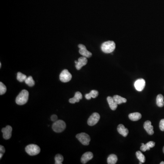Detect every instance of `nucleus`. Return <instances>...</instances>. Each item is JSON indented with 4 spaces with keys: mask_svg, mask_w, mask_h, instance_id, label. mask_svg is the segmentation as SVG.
I'll return each mask as SVG.
<instances>
[{
    "mask_svg": "<svg viewBox=\"0 0 164 164\" xmlns=\"http://www.w3.org/2000/svg\"><path fill=\"white\" fill-rule=\"evenodd\" d=\"M55 164H62L64 161V157L60 154H57L55 156Z\"/></svg>",
    "mask_w": 164,
    "mask_h": 164,
    "instance_id": "obj_26",
    "label": "nucleus"
},
{
    "mask_svg": "<svg viewBox=\"0 0 164 164\" xmlns=\"http://www.w3.org/2000/svg\"><path fill=\"white\" fill-rule=\"evenodd\" d=\"M77 139L83 144V145H88L89 144L90 139L89 135L85 133H81L77 134L76 136Z\"/></svg>",
    "mask_w": 164,
    "mask_h": 164,
    "instance_id": "obj_5",
    "label": "nucleus"
},
{
    "mask_svg": "<svg viewBox=\"0 0 164 164\" xmlns=\"http://www.w3.org/2000/svg\"><path fill=\"white\" fill-rule=\"evenodd\" d=\"M164 96L162 94H158L156 98V104L158 107H162L164 105Z\"/></svg>",
    "mask_w": 164,
    "mask_h": 164,
    "instance_id": "obj_22",
    "label": "nucleus"
},
{
    "mask_svg": "<svg viewBox=\"0 0 164 164\" xmlns=\"http://www.w3.org/2000/svg\"><path fill=\"white\" fill-rule=\"evenodd\" d=\"M115 42L112 41H108L104 42L101 45L102 51L104 53H112L116 49Z\"/></svg>",
    "mask_w": 164,
    "mask_h": 164,
    "instance_id": "obj_2",
    "label": "nucleus"
},
{
    "mask_svg": "<svg viewBox=\"0 0 164 164\" xmlns=\"http://www.w3.org/2000/svg\"><path fill=\"white\" fill-rule=\"evenodd\" d=\"M12 128L11 126L8 125L5 128L2 129L1 131L3 133V137L5 140H8L12 136Z\"/></svg>",
    "mask_w": 164,
    "mask_h": 164,
    "instance_id": "obj_9",
    "label": "nucleus"
},
{
    "mask_svg": "<svg viewBox=\"0 0 164 164\" xmlns=\"http://www.w3.org/2000/svg\"><path fill=\"white\" fill-rule=\"evenodd\" d=\"M98 92L96 90H93L91 91L90 93L85 94V97L88 100H91L92 98H96L98 96Z\"/></svg>",
    "mask_w": 164,
    "mask_h": 164,
    "instance_id": "obj_19",
    "label": "nucleus"
},
{
    "mask_svg": "<svg viewBox=\"0 0 164 164\" xmlns=\"http://www.w3.org/2000/svg\"><path fill=\"white\" fill-rule=\"evenodd\" d=\"M66 125L64 121L62 120H57L55 121L52 126V128L55 132L60 133L65 129Z\"/></svg>",
    "mask_w": 164,
    "mask_h": 164,
    "instance_id": "obj_4",
    "label": "nucleus"
},
{
    "mask_svg": "<svg viewBox=\"0 0 164 164\" xmlns=\"http://www.w3.org/2000/svg\"><path fill=\"white\" fill-rule=\"evenodd\" d=\"M27 78V76L21 73V72H18L17 73V80L20 82H23L25 81Z\"/></svg>",
    "mask_w": 164,
    "mask_h": 164,
    "instance_id": "obj_25",
    "label": "nucleus"
},
{
    "mask_svg": "<svg viewBox=\"0 0 164 164\" xmlns=\"http://www.w3.org/2000/svg\"><path fill=\"white\" fill-rule=\"evenodd\" d=\"M160 129L161 131H164V119H162L160 121V125H159Z\"/></svg>",
    "mask_w": 164,
    "mask_h": 164,
    "instance_id": "obj_28",
    "label": "nucleus"
},
{
    "mask_svg": "<svg viewBox=\"0 0 164 164\" xmlns=\"http://www.w3.org/2000/svg\"><path fill=\"white\" fill-rule=\"evenodd\" d=\"M29 92L27 90L24 89L21 92L16 99V102L18 105L25 104L28 100Z\"/></svg>",
    "mask_w": 164,
    "mask_h": 164,
    "instance_id": "obj_1",
    "label": "nucleus"
},
{
    "mask_svg": "<svg viewBox=\"0 0 164 164\" xmlns=\"http://www.w3.org/2000/svg\"><path fill=\"white\" fill-rule=\"evenodd\" d=\"M78 47L80 48L79 53L83 56L87 58H89L92 56V54L91 52L87 50L86 47L84 45L79 44L78 45Z\"/></svg>",
    "mask_w": 164,
    "mask_h": 164,
    "instance_id": "obj_8",
    "label": "nucleus"
},
{
    "mask_svg": "<svg viewBox=\"0 0 164 164\" xmlns=\"http://www.w3.org/2000/svg\"><path fill=\"white\" fill-rule=\"evenodd\" d=\"M26 152L31 156H36L40 152V148L38 145L34 144H30L25 148Z\"/></svg>",
    "mask_w": 164,
    "mask_h": 164,
    "instance_id": "obj_3",
    "label": "nucleus"
},
{
    "mask_svg": "<svg viewBox=\"0 0 164 164\" xmlns=\"http://www.w3.org/2000/svg\"><path fill=\"white\" fill-rule=\"evenodd\" d=\"M136 156L137 159L140 161V162H142V163H145V156L141 152L137 151L136 152Z\"/></svg>",
    "mask_w": 164,
    "mask_h": 164,
    "instance_id": "obj_23",
    "label": "nucleus"
},
{
    "mask_svg": "<svg viewBox=\"0 0 164 164\" xmlns=\"http://www.w3.org/2000/svg\"><path fill=\"white\" fill-rule=\"evenodd\" d=\"M72 78V75L67 69L63 70L60 74V80L63 83L69 82L71 80Z\"/></svg>",
    "mask_w": 164,
    "mask_h": 164,
    "instance_id": "obj_6",
    "label": "nucleus"
},
{
    "mask_svg": "<svg viewBox=\"0 0 164 164\" xmlns=\"http://www.w3.org/2000/svg\"><path fill=\"white\" fill-rule=\"evenodd\" d=\"M113 98L118 104H120L122 103H126L127 102V100L126 98L121 97L120 96L118 95L113 96Z\"/></svg>",
    "mask_w": 164,
    "mask_h": 164,
    "instance_id": "obj_20",
    "label": "nucleus"
},
{
    "mask_svg": "<svg viewBox=\"0 0 164 164\" xmlns=\"http://www.w3.org/2000/svg\"><path fill=\"white\" fill-rule=\"evenodd\" d=\"M1 63H0V68H1Z\"/></svg>",
    "mask_w": 164,
    "mask_h": 164,
    "instance_id": "obj_32",
    "label": "nucleus"
},
{
    "mask_svg": "<svg viewBox=\"0 0 164 164\" xmlns=\"http://www.w3.org/2000/svg\"><path fill=\"white\" fill-rule=\"evenodd\" d=\"M5 152V148L4 146H2V145H0V154H3Z\"/></svg>",
    "mask_w": 164,
    "mask_h": 164,
    "instance_id": "obj_30",
    "label": "nucleus"
},
{
    "mask_svg": "<svg viewBox=\"0 0 164 164\" xmlns=\"http://www.w3.org/2000/svg\"><path fill=\"white\" fill-rule=\"evenodd\" d=\"M134 85L137 91H142L145 87V81L143 78H140L135 82Z\"/></svg>",
    "mask_w": 164,
    "mask_h": 164,
    "instance_id": "obj_10",
    "label": "nucleus"
},
{
    "mask_svg": "<svg viewBox=\"0 0 164 164\" xmlns=\"http://www.w3.org/2000/svg\"><path fill=\"white\" fill-rule=\"evenodd\" d=\"M142 116L141 113L138 112L133 113H130L129 115V118L131 120L133 121L139 120L141 118Z\"/></svg>",
    "mask_w": 164,
    "mask_h": 164,
    "instance_id": "obj_18",
    "label": "nucleus"
},
{
    "mask_svg": "<svg viewBox=\"0 0 164 164\" xmlns=\"http://www.w3.org/2000/svg\"><path fill=\"white\" fill-rule=\"evenodd\" d=\"M6 92V87L2 82L0 83V94L3 95Z\"/></svg>",
    "mask_w": 164,
    "mask_h": 164,
    "instance_id": "obj_27",
    "label": "nucleus"
},
{
    "mask_svg": "<svg viewBox=\"0 0 164 164\" xmlns=\"http://www.w3.org/2000/svg\"><path fill=\"white\" fill-rule=\"evenodd\" d=\"M160 164H164V161H162V162H161V163H160Z\"/></svg>",
    "mask_w": 164,
    "mask_h": 164,
    "instance_id": "obj_31",
    "label": "nucleus"
},
{
    "mask_svg": "<svg viewBox=\"0 0 164 164\" xmlns=\"http://www.w3.org/2000/svg\"><path fill=\"white\" fill-rule=\"evenodd\" d=\"M87 63H88V60L87 57L84 56L82 57L78 58L77 64H76L75 67L77 70H80L83 66L87 64Z\"/></svg>",
    "mask_w": 164,
    "mask_h": 164,
    "instance_id": "obj_11",
    "label": "nucleus"
},
{
    "mask_svg": "<svg viewBox=\"0 0 164 164\" xmlns=\"http://www.w3.org/2000/svg\"><path fill=\"white\" fill-rule=\"evenodd\" d=\"M100 115L98 113H93L88 119V125L91 126L95 125L100 120Z\"/></svg>",
    "mask_w": 164,
    "mask_h": 164,
    "instance_id": "obj_7",
    "label": "nucleus"
},
{
    "mask_svg": "<svg viewBox=\"0 0 164 164\" xmlns=\"http://www.w3.org/2000/svg\"><path fill=\"white\" fill-rule=\"evenodd\" d=\"M83 98L82 94L80 92H77L75 93L74 97L72 98L69 100V103L71 104H75L80 102V100H81Z\"/></svg>",
    "mask_w": 164,
    "mask_h": 164,
    "instance_id": "obj_14",
    "label": "nucleus"
},
{
    "mask_svg": "<svg viewBox=\"0 0 164 164\" xmlns=\"http://www.w3.org/2000/svg\"><path fill=\"white\" fill-rule=\"evenodd\" d=\"M142 146L140 147V150L142 152H145L146 150H149L151 148H153L155 146V142L154 141H149L147 144H145L142 143Z\"/></svg>",
    "mask_w": 164,
    "mask_h": 164,
    "instance_id": "obj_15",
    "label": "nucleus"
},
{
    "mask_svg": "<svg viewBox=\"0 0 164 164\" xmlns=\"http://www.w3.org/2000/svg\"><path fill=\"white\" fill-rule=\"evenodd\" d=\"M117 161V156L114 154H111L108 157L107 163L108 164H116Z\"/></svg>",
    "mask_w": 164,
    "mask_h": 164,
    "instance_id": "obj_21",
    "label": "nucleus"
},
{
    "mask_svg": "<svg viewBox=\"0 0 164 164\" xmlns=\"http://www.w3.org/2000/svg\"><path fill=\"white\" fill-rule=\"evenodd\" d=\"M107 102L109 104V107L112 110H116L118 107V104L114 101L113 97L108 96L107 98Z\"/></svg>",
    "mask_w": 164,
    "mask_h": 164,
    "instance_id": "obj_17",
    "label": "nucleus"
},
{
    "mask_svg": "<svg viewBox=\"0 0 164 164\" xmlns=\"http://www.w3.org/2000/svg\"><path fill=\"white\" fill-rule=\"evenodd\" d=\"M25 82L26 84L30 87H33V86H34L35 84V81H34L32 76L27 77L26 80L25 81Z\"/></svg>",
    "mask_w": 164,
    "mask_h": 164,
    "instance_id": "obj_24",
    "label": "nucleus"
},
{
    "mask_svg": "<svg viewBox=\"0 0 164 164\" xmlns=\"http://www.w3.org/2000/svg\"><path fill=\"white\" fill-rule=\"evenodd\" d=\"M163 153H164V147H163Z\"/></svg>",
    "mask_w": 164,
    "mask_h": 164,
    "instance_id": "obj_33",
    "label": "nucleus"
},
{
    "mask_svg": "<svg viewBox=\"0 0 164 164\" xmlns=\"http://www.w3.org/2000/svg\"><path fill=\"white\" fill-rule=\"evenodd\" d=\"M93 157V154L91 152H87L83 154L81 159V161L82 164H86L87 162L92 160Z\"/></svg>",
    "mask_w": 164,
    "mask_h": 164,
    "instance_id": "obj_13",
    "label": "nucleus"
},
{
    "mask_svg": "<svg viewBox=\"0 0 164 164\" xmlns=\"http://www.w3.org/2000/svg\"><path fill=\"white\" fill-rule=\"evenodd\" d=\"M51 120L52 121H53V122H55L57 120V116L56 114H53L52 116L51 117Z\"/></svg>",
    "mask_w": 164,
    "mask_h": 164,
    "instance_id": "obj_29",
    "label": "nucleus"
},
{
    "mask_svg": "<svg viewBox=\"0 0 164 164\" xmlns=\"http://www.w3.org/2000/svg\"><path fill=\"white\" fill-rule=\"evenodd\" d=\"M117 130L119 134L124 137H126L128 134V129L126 128L125 126L122 124H120L118 126Z\"/></svg>",
    "mask_w": 164,
    "mask_h": 164,
    "instance_id": "obj_16",
    "label": "nucleus"
},
{
    "mask_svg": "<svg viewBox=\"0 0 164 164\" xmlns=\"http://www.w3.org/2000/svg\"><path fill=\"white\" fill-rule=\"evenodd\" d=\"M144 128L146 130L147 133L149 135L152 136L154 133L153 130V126L152 125V122L150 121L147 120L145 121L144 124Z\"/></svg>",
    "mask_w": 164,
    "mask_h": 164,
    "instance_id": "obj_12",
    "label": "nucleus"
}]
</instances>
